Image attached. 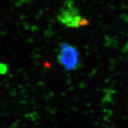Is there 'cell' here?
<instances>
[{"label": "cell", "mask_w": 128, "mask_h": 128, "mask_svg": "<svg viewBox=\"0 0 128 128\" xmlns=\"http://www.w3.org/2000/svg\"><path fill=\"white\" fill-rule=\"evenodd\" d=\"M57 61L59 65L68 72L76 70L81 65L78 48L66 42H62L60 44Z\"/></svg>", "instance_id": "cell-1"}, {"label": "cell", "mask_w": 128, "mask_h": 128, "mask_svg": "<svg viewBox=\"0 0 128 128\" xmlns=\"http://www.w3.org/2000/svg\"><path fill=\"white\" fill-rule=\"evenodd\" d=\"M8 70V68L6 64L1 63L0 65V72L2 75H5Z\"/></svg>", "instance_id": "cell-2"}, {"label": "cell", "mask_w": 128, "mask_h": 128, "mask_svg": "<svg viewBox=\"0 0 128 128\" xmlns=\"http://www.w3.org/2000/svg\"></svg>", "instance_id": "cell-3"}]
</instances>
